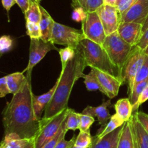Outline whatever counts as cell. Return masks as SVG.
<instances>
[{
    "instance_id": "cell-1",
    "label": "cell",
    "mask_w": 148,
    "mask_h": 148,
    "mask_svg": "<svg viewBox=\"0 0 148 148\" xmlns=\"http://www.w3.org/2000/svg\"><path fill=\"white\" fill-rule=\"evenodd\" d=\"M25 84L21 89L13 94L11 101L3 110L4 135L16 133L21 139L35 138L39 129L38 120L33 106L31 77L27 75Z\"/></svg>"
},
{
    "instance_id": "cell-2",
    "label": "cell",
    "mask_w": 148,
    "mask_h": 148,
    "mask_svg": "<svg viewBox=\"0 0 148 148\" xmlns=\"http://www.w3.org/2000/svg\"><path fill=\"white\" fill-rule=\"evenodd\" d=\"M86 65L80 46L75 49V56L62 68L58 78V84L51 100L44 110L45 118H51L68 108V101L73 86L79 78H82Z\"/></svg>"
},
{
    "instance_id": "cell-3",
    "label": "cell",
    "mask_w": 148,
    "mask_h": 148,
    "mask_svg": "<svg viewBox=\"0 0 148 148\" xmlns=\"http://www.w3.org/2000/svg\"><path fill=\"white\" fill-rule=\"evenodd\" d=\"M79 46L83 53L86 66L106 73L122 81L121 71L113 63L102 45L84 39L81 41Z\"/></svg>"
},
{
    "instance_id": "cell-4",
    "label": "cell",
    "mask_w": 148,
    "mask_h": 148,
    "mask_svg": "<svg viewBox=\"0 0 148 148\" xmlns=\"http://www.w3.org/2000/svg\"><path fill=\"white\" fill-rule=\"evenodd\" d=\"M102 46L113 63L121 71L134 46L126 42L116 31L106 36Z\"/></svg>"
},
{
    "instance_id": "cell-5",
    "label": "cell",
    "mask_w": 148,
    "mask_h": 148,
    "mask_svg": "<svg viewBox=\"0 0 148 148\" xmlns=\"http://www.w3.org/2000/svg\"><path fill=\"white\" fill-rule=\"evenodd\" d=\"M68 108L51 118L40 119L39 129L34 138L35 148H42L57 133L66 119Z\"/></svg>"
},
{
    "instance_id": "cell-6",
    "label": "cell",
    "mask_w": 148,
    "mask_h": 148,
    "mask_svg": "<svg viewBox=\"0 0 148 148\" xmlns=\"http://www.w3.org/2000/svg\"><path fill=\"white\" fill-rule=\"evenodd\" d=\"M145 57V54L144 50L141 49L137 46H134L132 52L130 54V57L127 59L121 69V78H122L123 84H127V88H128L127 91L129 96L132 91L134 79L137 73L143 65Z\"/></svg>"
},
{
    "instance_id": "cell-7",
    "label": "cell",
    "mask_w": 148,
    "mask_h": 148,
    "mask_svg": "<svg viewBox=\"0 0 148 148\" xmlns=\"http://www.w3.org/2000/svg\"><path fill=\"white\" fill-rule=\"evenodd\" d=\"M85 39L82 30L55 22L51 41L54 44L66 45L76 49L81 41Z\"/></svg>"
},
{
    "instance_id": "cell-8",
    "label": "cell",
    "mask_w": 148,
    "mask_h": 148,
    "mask_svg": "<svg viewBox=\"0 0 148 148\" xmlns=\"http://www.w3.org/2000/svg\"><path fill=\"white\" fill-rule=\"evenodd\" d=\"M82 30L85 39L103 45L106 35L97 12H87L86 17L82 22Z\"/></svg>"
},
{
    "instance_id": "cell-9",
    "label": "cell",
    "mask_w": 148,
    "mask_h": 148,
    "mask_svg": "<svg viewBox=\"0 0 148 148\" xmlns=\"http://www.w3.org/2000/svg\"><path fill=\"white\" fill-rule=\"evenodd\" d=\"M59 49L56 47L54 44L51 41H43L41 39H30V51H29V60L27 68L23 73L27 72V76L31 77L33 68L42 60L46 54L52 50H58Z\"/></svg>"
},
{
    "instance_id": "cell-10",
    "label": "cell",
    "mask_w": 148,
    "mask_h": 148,
    "mask_svg": "<svg viewBox=\"0 0 148 148\" xmlns=\"http://www.w3.org/2000/svg\"><path fill=\"white\" fill-rule=\"evenodd\" d=\"M96 12L99 15L106 36L117 31L121 23V15L116 7L104 4Z\"/></svg>"
},
{
    "instance_id": "cell-11",
    "label": "cell",
    "mask_w": 148,
    "mask_h": 148,
    "mask_svg": "<svg viewBox=\"0 0 148 148\" xmlns=\"http://www.w3.org/2000/svg\"><path fill=\"white\" fill-rule=\"evenodd\" d=\"M148 15V0H137L127 12L121 15V23H137L143 24Z\"/></svg>"
},
{
    "instance_id": "cell-12",
    "label": "cell",
    "mask_w": 148,
    "mask_h": 148,
    "mask_svg": "<svg viewBox=\"0 0 148 148\" xmlns=\"http://www.w3.org/2000/svg\"><path fill=\"white\" fill-rule=\"evenodd\" d=\"M95 73L101 84V87L103 90V94L111 100L116 97L119 94V88L123 84L121 80L101 71L92 68Z\"/></svg>"
},
{
    "instance_id": "cell-13",
    "label": "cell",
    "mask_w": 148,
    "mask_h": 148,
    "mask_svg": "<svg viewBox=\"0 0 148 148\" xmlns=\"http://www.w3.org/2000/svg\"><path fill=\"white\" fill-rule=\"evenodd\" d=\"M143 24L137 23H120L117 33L121 38L132 46H137L143 32Z\"/></svg>"
},
{
    "instance_id": "cell-14",
    "label": "cell",
    "mask_w": 148,
    "mask_h": 148,
    "mask_svg": "<svg viewBox=\"0 0 148 148\" xmlns=\"http://www.w3.org/2000/svg\"><path fill=\"white\" fill-rule=\"evenodd\" d=\"M111 100H108V101L103 102L101 105L98 107L87 106L82 111V114L90 115L92 117H96L98 118V123L101 126V129L98 132L101 131L103 129L111 118V115L108 110V107L111 106Z\"/></svg>"
},
{
    "instance_id": "cell-15",
    "label": "cell",
    "mask_w": 148,
    "mask_h": 148,
    "mask_svg": "<svg viewBox=\"0 0 148 148\" xmlns=\"http://www.w3.org/2000/svg\"><path fill=\"white\" fill-rule=\"evenodd\" d=\"M135 148H148V133L139 122L134 113L130 119Z\"/></svg>"
},
{
    "instance_id": "cell-16",
    "label": "cell",
    "mask_w": 148,
    "mask_h": 148,
    "mask_svg": "<svg viewBox=\"0 0 148 148\" xmlns=\"http://www.w3.org/2000/svg\"><path fill=\"white\" fill-rule=\"evenodd\" d=\"M58 79L56 81V84H54L53 87L49 90L48 92L45 94H41V95H36L33 94V106L34 109L35 115L38 120H40V116H41L42 113L45 110V107H46L49 102L51 100L53 94H54L56 89L57 87Z\"/></svg>"
},
{
    "instance_id": "cell-17",
    "label": "cell",
    "mask_w": 148,
    "mask_h": 148,
    "mask_svg": "<svg viewBox=\"0 0 148 148\" xmlns=\"http://www.w3.org/2000/svg\"><path fill=\"white\" fill-rule=\"evenodd\" d=\"M122 127L123 126L102 138H98L95 135L92 137V143L90 148H112L118 143Z\"/></svg>"
},
{
    "instance_id": "cell-18",
    "label": "cell",
    "mask_w": 148,
    "mask_h": 148,
    "mask_svg": "<svg viewBox=\"0 0 148 148\" xmlns=\"http://www.w3.org/2000/svg\"><path fill=\"white\" fill-rule=\"evenodd\" d=\"M40 9L41 11V17L38 25L41 31V39L43 41H51L55 21L42 6L40 5Z\"/></svg>"
},
{
    "instance_id": "cell-19",
    "label": "cell",
    "mask_w": 148,
    "mask_h": 148,
    "mask_svg": "<svg viewBox=\"0 0 148 148\" xmlns=\"http://www.w3.org/2000/svg\"><path fill=\"white\" fill-rule=\"evenodd\" d=\"M7 85L10 94H14L18 92L25 84L27 76L23 72H17L6 75Z\"/></svg>"
},
{
    "instance_id": "cell-20",
    "label": "cell",
    "mask_w": 148,
    "mask_h": 148,
    "mask_svg": "<svg viewBox=\"0 0 148 148\" xmlns=\"http://www.w3.org/2000/svg\"><path fill=\"white\" fill-rule=\"evenodd\" d=\"M116 114L124 122L130 120L132 115V104L129 98L119 99L114 105Z\"/></svg>"
},
{
    "instance_id": "cell-21",
    "label": "cell",
    "mask_w": 148,
    "mask_h": 148,
    "mask_svg": "<svg viewBox=\"0 0 148 148\" xmlns=\"http://www.w3.org/2000/svg\"><path fill=\"white\" fill-rule=\"evenodd\" d=\"M117 148H135L130 120L125 122L123 125L117 144Z\"/></svg>"
},
{
    "instance_id": "cell-22",
    "label": "cell",
    "mask_w": 148,
    "mask_h": 148,
    "mask_svg": "<svg viewBox=\"0 0 148 148\" xmlns=\"http://www.w3.org/2000/svg\"><path fill=\"white\" fill-rule=\"evenodd\" d=\"M125 122L122 120V119L120 118L116 114H114L113 115L111 116L109 119V121L107 123V124L106 125L105 127L103 128L101 131L98 132L96 134V136L98 138H102L103 136H106L107 134L110 133L111 132L114 131L116 129H117L118 128L121 127L124 125V123Z\"/></svg>"
},
{
    "instance_id": "cell-23",
    "label": "cell",
    "mask_w": 148,
    "mask_h": 148,
    "mask_svg": "<svg viewBox=\"0 0 148 148\" xmlns=\"http://www.w3.org/2000/svg\"><path fill=\"white\" fill-rule=\"evenodd\" d=\"M80 117L81 113H77L74 110L68 107L67 115L64 120L65 129L66 131H76L77 129H79Z\"/></svg>"
},
{
    "instance_id": "cell-24",
    "label": "cell",
    "mask_w": 148,
    "mask_h": 148,
    "mask_svg": "<svg viewBox=\"0 0 148 148\" xmlns=\"http://www.w3.org/2000/svg\"><path fill=\"white\" fill-rule=\"evenodd\" d=\"M82 78H84V84L88 91H92L98 90L103 94V90L92 68H91V71L89 73L85 74Z\"/></svg>"
},
{
    "instance_id": "cell-25",
    "label": "cell",
    "mask_w": 148,
    "mask_h": 148,
    "mask_svg": "<svg viewBox=\"0 0 148 148\" xmlns=\"http://www.w3.org/2000/svg\"><path fill=\"white\" fill-rule=\"evenodd\" d=\"M29 140L30 139H21L16 133H12L4 135L2 141L5 143L7 148H24Z\"/></svg>"
},
{
    "instance_id": "cell-26",
    "label": "cell",
    "mask_w": 148,
    "mask_h": 148,
    "mask_svg": "<svg viewBox=\"0 0 148 148\" xmlns=\"http://www.w3.org/2000/svg\"><path fill=\"white\" fill-rule=\"evenodd\" d=\"M26 21L38 24L41 17V11L40 9V4L36 2H30L27 11L24 13Z\"/></svg>"
},
{
    "instance_id": "cell-27",
    "label": "cell",
    "mask_w": 148,
    "mask_h": 148,
    "mask_svg": "<svg viewBox=\"0 0 148 148\" xmlns=\"http://www.w3.org/2000/svg\"><path fill=\"white\" fill-rule=\"evenodd\" d=\"M92 137L90 131H79L77 136L75 146L79 148H89L92 145Z\"/></svg>"
},
{
    "instance_id": "cell-28",
    "label": "cell",
    "mask_w": 148,
    "mask_h": 148,
    "mask_svg": "<svg viewBox=\"0 0 148 148\" xmlns=\"http://www.w3.org/2000/svg\"><path fill=\"white\" fill-rule=\"evenodd\" d=\"M148 86V78H146L144 81H141V82L138 83V84L134 85L131 94L129 96L128 98L130 99V102H131L132 104L134 105L137 103V100H138L139 97L141 95L143 91L145 89V88Z\"/></svg>"
},
{
    "instance_id": "cell-29",
    "label": "cell",
    "mask_w": 148,
    "mask_h": 148,
    "mask_svg": "<svg viewBox=\"0 0 148 148\" xmlns=\"http://www.w3.org/2000/svg\"><path fill=\"white\" fill-rule=\"evenodd\" d=\"M60 55L61 62H62V69L66 67V64L70 62L75 56V49L70 46H66L63 49H59Z\"/></svg>"
},
{
    "instance_id": "cell-30",
    "label": "cell",
    "mask_w": 148,
    "mask_h": 148,
    "mask_svg": "<svg viewBox=\"0 0 148 148\" xmlns=\"http://www.w3.org/2000/svg\"><path fill=\"white\" fill-rule=\"evenodd\" d=\"M26 30H27V35L29 36L30 39H41V31H40V26L37 23L26 21Z\"/></svg>"
},
{
    "instance_id": "cell-31",
    "label": "cell",
    "mask_w": 148,
    "mask_h": 148,
    "mask_svg": "<svg viewBox=\"0 0 148 148\" xmlns=\"http://www.w3.org/2000/svg\"><path fill=\"white\" fill-rule=\"evenodd\" d=\"M66 132H67V131L65 129L64 121L62 125L61 126L59 130L58 131L57 133H56L51 139H50V140H49L42 148H54L55 147H56V145H57L58 142L60 141V139H62L63 136H65Z\"/></svg>"
},
{
    "instance_id": "cell-32",
    "label": "cell",
    "mask_w": 148,
    "mask_h": 148,
    "mask_svg": "<svg viewBox=\"0 0 148 148\" xmlns=\"http://www.w3.org/2000/svg\"><path fill=\"white\" fill-rule=\"evenodd\" d=\"M14 45V41L10 36L4 35L0 37V57L5 52L11 50Z\"/></svg>"
},
{
    "instance_id": "cell-33",
    "label": "cell",
    "mask_w": 148,
    "mask_h": 148,
    "mask_svg": "<svg viewBox=\"0 0 148 148\" xmlns=\"http://www.w3.org/2000/svg\"><path fill=\"white\" fill-rule=\"evenodd\" d=\"M148 78V55H145L144 62L143 65L140 68V71L137 73V75L134 79V85L144 81Z\"/></svg>"
},
{
    "instance_id": "cell-34",
    "label": "cell",
    "mask_w": 148,
    "mask_h": 148,
    "mask_svg": "<svg viewBox=\"0 0 148 148\" xmlns=\"http://www.w3.org/2000/svg\"><path fill=\"white\" fill-rule=\"evenodd\" d=\"M95 118L90 115H85L81 113L80 123H79V131H90V126L95 122Z\"/></svg>"
},
{
    "instance_id": "cell-35",
    "label": "cell",
    "mask_w": 148,
    "mask_h": 148,
    "mask_svg": "<svg viewBox=\"0 0 148 148\" xmlns=\"http://www.w3.org/2000/svg\"><path fill=\"white\" fill-rule=\"evenodd\" d=\"M103 4L104 0H86L83 9L87 12H93Z\"/></svg>"
},
{
    "instance_id": "cell-36",
    "label": "cell",
    "mask_w": 148,
    "mask_h": 148,
    "mask_svg": "<svg viewBox=\"0 0 148 148\" xmlns=\"http://www.w3.org/2000/svg\"><path fill=\"white\" fill-rule=\"evenodd\" d=\"M87 12L82 7H76L74 8L72 14V20L77 23H82L86 17Z\"/></svg>"
},
{
    "instance_id": "cell-37",
    "label": "cell",
    "mask_w": 148,
    "mask_h": 148,
    "mask_svg": "<svg viewBox=\"0 0 148 148\" xmlns=\"http://www.w3.org/2000/svg\"><path fill=\"white\" fill-rule=\"evenodd\" d=\"M137 1V0H121L120 1L116 6L120 15H122L123 13L127 12Z\"/></svg>"
},
{
    "instance_id": "cell-38",
    "label": "cell",
    "mask_w": 148,
    "mask_h": 148,
    "mask_svg": "<svg viewBox=\"0 0 148 148\" xmlns=\"http://www.w3.org/2000/svg\"><path fill=\"white\" fill-rule=\"evenodd\" d=\"M76 135H74L72 136V139L69 141H66L65 139V136H63L62 139H60L59 142L57 143V145H56L54 148H72V147L75 146V140H76Z\"/></svg>"
},
{
    "instance_id": "cell-39",
    "label": "cell",
    "mask_w": 148,
    "mask_h": 148,
    "mask_svg": "<svg viewBox=\"0 0 148 148\" xmlns=\"http://www.w3.org/2000/svg\"><path fill=\"white\" fill-rule=\"evenodd\" d=\"M136 117H137V120H139L142 126H143L146 131L148 133V114L144 113V112L140 111H136L134 112Z\"/></svg>"
},
{
    "instance_id": "cell-40",
    "label": "cell",
    "mask_w": 148,
    "mask_h": 148,
    "mask_svg": "<svg viewBox=\"0 0 148 148\" xmlns=\"http://www.w3.org/2000/svg\"><path fill=\"white\" fill-rule=\"evenodd\" d=\"M148 100V86L145 88V89L143 91V93L141 94V95L139 97L138 100H137V103H136L134 105L132 106V111L133 113L136 111H138V108L141 104H143V103L145 102L146 101Z\"/></svg>"
},
{
    "instance_id": "cell-41",
    "label": "cell",
    "mask_w": 148,
    "mask_h": 148,
    "mask_svg": "<svg viewBox=\"0 0 148 148\" xmlns=\"http://www.w3.org/2000/svg\"><path fill=\"white\" fill-rule=\"evenodd\" d=\"M8 94H10V91L7 85L6 76L0 78V98L4 97Z\"/></svg>"
},
{
    "instance_id": "cell-42",
    "label": "cell",
    "mask_w": 148,
    "mask_h": 148,
    "mask_svg": "<svg viewBox=\"0 0 148 148\" xmlns=\"http://www.w3.org/2000/svg\"><path fill=\"white\" fill-rule=\"evenodd\" d=\"M137 46L143 50H144L148 46V28L143 33Z\"/></svg>"
},
{
    "instance_id": "cell-43",
    "label": "cell",
    "mask_w": 148,
    "mask_h": 148,
    "mask_svg": "<svg viewBox=\"0 0 148 148\" xmlns=\"http://www.w3.org/2000/svg\"><path fill=\"white\" fill-rule=\"evenodd\" d=\"M16 4L20 7L23 13L25 12L30 4V0H15Z\"/></svg>"
},
{
    "instance_id": "cell-44",
    "label": "cell",
    "mask_w": 148,
    "mask_h": 148,
    "mask_svg": "<svg viewBox=\"0 0 148 148\" xmlns=\"http://www.w3.org/2000/svg\"><path fill=\"white\" fill-rule=\"evenodd\" d=\"M1 4L3 7L7 10V12H9L10 9L16 4L15 0H1Z\"/></svg>"
},
{
    "instance_id": "cell-45",
    "label": "cell",
    "mask_w": 148,
    "mask_h": 148,
    "mask_svg": "<svg viewBox=\"0 0 148 148\" xmlns=\"http://www.w3.org/2000/svg\"><path fill=\"white\" fill-rule=\"evenodd\" d=\"M71 1H72V5L75 8H76V7H82L83 8L86 0H71Z\"/></svg>"
},
{
    "instance_id": "cell-46",
    "label": "cell",
    "mask_w": 148,
    "mask_h": 148,
    "mask_svg": "<svg viewBox=\"0 0 148 148\" xmlns=\"http://www.w3.org/2000/svg\"><path fill=\"white\" fill-rule=\"evenodd\" d=\"M119 0H104V4H109L111 6H115L116 7L118 4Z\"/></svg>"
},
{
    "instance_id": "cell-47",
    "label": "cell",
    "mask_w": 148,
    "mask_h": 148,
    "mask_svg": "<svg viewBox=\"0 0 148 148\" xmlns=\"http://www.w3.org/2000/svg\"><path fill=\"white\" fill-rule=\"evenodd\" d=\"M24 148H35V145H34V138L30 139L28 141L27 144H26L25 146L24 147Z\"/></svg>"
},
{
    "instance_id": "cell-48",
    "label": "cell",
    "mask_w": 148,
    "mask_h": 148,
    "mask_svg": "<svg viewBox=\"0 0 148 148\" xmlns=\"http://www.w3.org/2000/svg\"><path fill=\"white\" fill-rule=\"evenodd\" d=\"M147 28H148V15L147 17H146L145 20V22L143 24V29H142V32H143V33H144Z\"/></svg>"
},
{
    "instance_id": "cell-49",
    "label": "cell",
    "mask_w": 148,
    "mask_h": 148,
    "mask_svg": "<svg viewBox=\"0 0 148 148\" xmlns=\"http://www.w3.org/2000/svg\"><path fill=\"white\" fill-rule=\"evenodd\" d=\"M0 148H7L5 143L3 141H1V142L0 143Z\"/></svg>"
},
{
    "instance_id": "cell-50",
    "label": "cell",
    "mask_w": 148,
    "mask_h": 148,
    "mask_svg": "<svg viewBox=\"0 0 148 148\" xmlns=\"http://www.w3.org/2000/svg\"><path fill=\"white\" fill-rule=\"evenodd\" d=\"M40 1H41V0H30V1H32V2H36L38 3V4H40Z\"/></svg>"
},
{
    "instance_id": "cell-51",
    "label": "cell",
    "mask_w": 148,
    "mask_h": 148,
    "mask_svg": "<svg viewBox=\"0 0 148 148\" xmlns=\"http://www.w3.org/2000/svg\"><path fill=\"white\" fill-rule=\"evenodd\" d=\"M144 52L145 55H148V46L144 49Z\"/></svg>"
},
{
    "instance_id": "cell-52",
    "label": "cell",
    "mask_w": 148,
    "mask_h": 148,
    "mask_svg": "<svg viewBox=\"0 0 148 148\" xmlns=\"http://www.w3.org/2000/svg\"><path fill=\"white\" fill-rule=\"evenodd\" d=\"M117 144H118V143H117ZM117 144H116V145H114V146L112 148H117Z\"/></svg>"
},
{
    "instance_id": "cell-53",
    "label": "cell",
    "mask_w": 148,
    "mask_h": 148,
    "mask_svg": "<svg viewBox=\"0 0 148 148\" xmlns=\"http://www.w3.org/2000/svg\"><path fill=\"white\" fill-rule=\"evenodd\" d=\"M72 148H79V147H75V146H73L72 147ZM89 148H90V147H89Z\"/></svg>"
},
{
    "instance_id": "cell-54",
    "label": "cell",
    "mask_w": 148,
    "mask_h": 148,
    "mask_svg": "<svg viewBox=\"0 0 148 148\" xmlns=\"http://www.w3.org/2000/svg\"><path fill=\"white\" fill-rule=\"evenodd\" d=\"M121 1V0H119V2H118V4H119V1Z\"/></svg>"
}]
</instances>
